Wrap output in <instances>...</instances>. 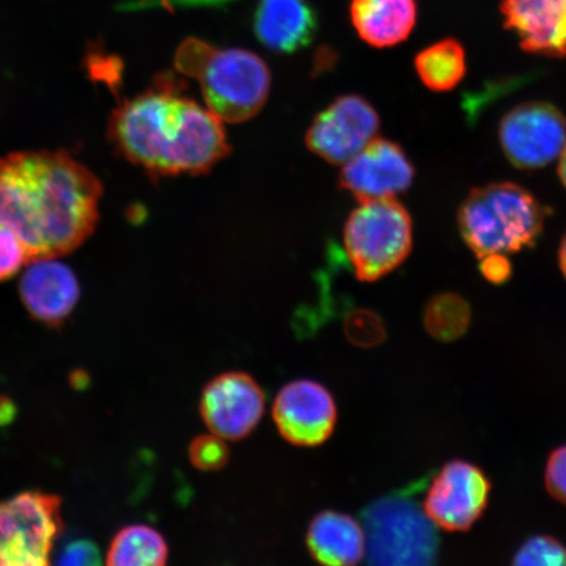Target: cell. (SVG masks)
Returning a JSON list of instances; mask_svg holds the SVG:
<instances>
[{"instance_id":"obj_31","label":"cell","mask_w":566,"mask_h":566,"mask_svg":"<svg viewBox=\"0 0 566 566\" xmlns=\"http://www.w3.org/2000/svg\"><path fill=\"white\" fill-rule=\"evenodd\" d=\"M558 261H560L562 272L566 279V235L563 240L560 252H558Z\"/></svg>"},{"instance_id":"obj_22","label":"cell","mask_w":566,"mask_h":566,"mask_svg":"<svg viewBox=\"0 0 566 566\" xmlns=\"http://www.w3.org/2000/svg\"><path fill=\"white\" fill-rule=\"evenodd\" d=\"M513 565H566V547L556 537L534 536L516 552Z\"/></svg>"},{"instance_id":"obj_32","label":"cell","mask_w":566,"mask_h":566,"mask_svg":"<svg viewBox=\"0 0 566 566\" xmlns=\"http://www.w3.org/2000/svg\"><path fill=\"white\" fill-rule=\"evenodd\" d=\"M159 2H160L163 6L168 7L169 4H171V3H172V0H159Z\"/></svg>"},{"instance_id":"obj_14","label":"cell","mask_w":566,"mask_h":566,"mask_svg":"<svg viewBox=\"0 0 566 566\" xmlns=\"http://www.w3.org/2000/svg\"><path fill=\"white\" fill-rule=\"evenodd\" d=\"M20 296L35 321L60 327L73 313L81 296L80 282L56 259L31 261L20 283Z\"/></svg>"},{"instance_id":"obj_5","label":"cell","mask_w":566,"mask_h":566,"mask_svg":"<svg viewBox=\"0 0 566 566\" xmlns=\"http://www.w3.org/2000/svg\"><path fill=\"white\" fill-rule=\"evenodd\" d=\"M344 244L357 279L378 281L412 251V219L395 197L359 202L346 221Z\"/></svg>"},{"instance_id":"obj_3","label":"cell","mask_w":566,"mask_h":566,"mask_svg":"<svg viewBox=\"0 0 566 566\" xmlns=\"http://www.w3.org/2000/svg\"><path fill=\"white\" fill-rule=\"evenodd\" d=\"M176 67L200 82L207 108L223 123L239 124L256 116L271 94V70L244 49L219 51L189 39L177 51Z\"/></svg>"},{"instance_id":"obj_18","label":"cell","mask_w":566,"mask_h":566,"mask_svg":"<svg viewBox=\"0 0 566 566\" xmlns=\"http://www.w3.org/2000/svg\"><path fill=\"white\" fill-rule=\"evenodd\" d=\"M352 23L360 39L375 48H389L412 33L417 7L415 0H352Z\"/></svg>"},{"instance_id":"obj_27","label":"cell","mask_w":566,"mask_h":566,"mask_svg":"<svg viewBox=\"0 0 566 566\" xmlns=\"http://www.w3.org/2000/svg\"><path fill=\"white\" fill-rule=\"evenodd\" d=\"M56 564L98 565L102 564V555L96 544L88 541H76L70 543L69 546L62 551Z\"/></svg>"},{"instance_id":"obj_16","label":"cell","mask_w":566,"mask_h":566,"mask_svg":"<svg viewBox=\"0 0 566 566\" xmlns=\"http://www.w3.org/2000/svg\"><path fill=\"white\" fill-rule=\"evenodd\" d=\"M254 32L277 53H294L313 41L316 17L307 0H260Z\"/></svg>"},{"instance_id":"obj_29","label":"cell","mask_w":566,"mask_h":566,"mask_svg":"<svg viewBox=\"0 0 566 566\" xmlns=\"http://www.w3.org/2000/svg\"><path fill=\"white\" fill-rule=\"evenodd\" d=\"M17 413L18 408L15 402L7 398V396H0V427H4V424H9L15 420Z\"/></svg>"},{"instance_id":"obj_6","label":"cell","mask_w":566,"mask_h":566,"mask_svg":"<svg viewBox=\"0 0 566 566\" xmlns=\"http://www.w3.org/2000/svg\"><path fill=\"white\" fill-rule=\"evenodd\" d=\"M366 555L377 565H431L438 560L436 525L416 502L386 497L365 514Z\"/></svg>"},{"instance_id":"obj_15","label":"cell","mask_w":566,"mask_h":566,"mask_svg":"<svg viewBox=\"0 0 566 566\" xmlns=\"http://www.w3.org/2000/svg\"><path fill=\"white\" fill-rule=\"evenodd\" d=\"M501 12L523 51L566 56V0H502Z\"/></svg>"},{"instance_id":"obj_20","label":"cell","mask_w":566,"mask_h":566,"mask_svg":"<svg viewBox=\"0 0 566 566\" xmlns=\"http://www.w3.org/2000/svg\"><path fill=\"white\" fill-rule=\"evenodd\" d=\"M415 67L421 82L429 90H454L465 74L464 49L451 39L437 42L417 54Z\"/></svg>"},{"instance_id":"obj_17","label":"cell","mask_w":566,"mask_h":566,"mask_svg":"<svg viewBox=\"0 0 566 566\" xmlns=\"http://www.w3.org/2000/svg\"><path fill=\"white\" fill-rule=\"evenodd\" d=\"M307 548L318 564L357 565L366 556L365 528L349 514L325 511L311 521Z\"/></svg>"},{"instance_id":"obj_9","label":"cell","mask_w":566,"mask_h":566,"mask_svg":"<svg viewBox=\"0 0 566 566\" xmlns=\"http://www.w3.org/2000/svg\"><path fill=\"white\" fill-rule=\"evenodd\" d=\"M491 491L483 470L465 460H452L438 472L422 509L437 527L464 533L484 514Z\"/></svg>"},{"instance_id":"obj_13","label":"cell","mask_w":566,"mask_h":566,"mask_svg":"<svg viewBox=\"0 0 566 566\" xmlns=\"http://www.w3.org/2000/svg\"><path fill=\"white\" fill-rule=\"evenodd\" d=\"M413 180L415 168L402 148L378 137L346 161L339 174V186L359 202L396 197Z\"/></svg>"},{"instance_id":"obj_23","label":"cell","mask_w":566,"mask_h":566,"mask_svg":"<svg viewBox=\"0 0 566 566\" xmlns=\"http://www.w3.org/2000/svg\"><path fill=\"white\" fill-rule=\"evenodd\" d=\"M345 334L359 348H373L385 342V323L369 310H356L346 317Z\"/></svg>"},{"instance_id":"obj_28","label":"cell","mask_w":566,"mask_h":566,"mask_svg":"<svg viewBox=\"0 0 566 566\" xmlns=\"http://www.w3.org/2000/svg\"><path fill=\"white\" fill-rule=\"evenodd\" d=\"M480 260L481 273H483L488 281L495 283V285H501V283H505L511 279L512 265L509 263L505 254H486V256L481 258Z\"/></svg>"},{"instance_id":"obj_7","label":"cell","mask_w":566,"mask_h":566,"mask_svg":"<svg viewBox=\"0 0 566 566\" xmlns=\"http://www.w3.org/2000/svg\"><path fill=\"white\" fill-rule=\"evenodd\" d=\"M62 530L61 499L24 492L0 504V566H45Z\"/></svg>"},{"instance_id":"obj_12","label":"cell","mask_w":566,"mask_h":566,"mask_svg":"<svg viewBox=\"0 0 566 566\" xmlns=\"http://www.w3.org/2000/svg\"><path fill=\"white\" fill-rule=\"evenodd\" d=\"M377 111L357 95L338 97L314 119L306 134V145L331 165H345L379 132Z\"/></svg>"},{"instance_id":"obj_24","label":"cell","mask_w":566,"mask_h":566,"mask_svg":"<svg viewBox=\"0 0 566 566\" xmlns=\"http://www.w3.org/2000/svg\"><path fill=\"white\" fill-rule=\"evenodd\" d=\"M189 460L197 470L214 472L222 470L230 460V450L223 438L202 434L189 444Z\"/></svg>"},{"instance_id":"obj_8","label":"cell","mask_w":566,"mask_h":566,"mask_svg":"<svg viewBox=\"0 0 566 566\" xmlns=\"http://www.w3.org/2000/svg\"><path fill=\"white\" fill-rule=\"evenodd\" d=\"M500 140L509 160L522 169L548 166L566 147V122L556 106L531 102L502 118Z\"/></svg>"},{"instance_id":"obj_26","label":"cell","mask_w":566,"mask_h":566,"mask_svg":"<svg viewBox=\"0 0 566 566\" xmlns=\"http://www.w3.org/2000/svg\"><path fill=\"white\" fill-rule=\"evenodd\" d=\"M546 486L552 497L566 506V444L557 448L548 458Z\"/></svg>"},{"instance_id":"obj_2","label":"cell","mask_w":566,"mask_h":566,"mask_svg":"<svg viewBox=\"0 0 566 566\" xmlns=\"http://www.w3.org/2000/svg\"><path fill=\"white\" fill-rule=\"evenodd\" d=\"M108 136L125 159L154 177L208 174L231 147L222 119L169 82L118 105Z\"/></svg>"},{"instance_id":"obj_30","label":"cell","mask_w":566,"mask_h":566,"mask_svg":"<svg viewBox=\"0 0 566 566\" xmlns=\"http://www.w3.org/2000/svg\"><path fill=\"white\" fill-rule=\"evenodd\" d=\"M558 159H560V163H558V176H560L564 187L566 188V147L562 157Z\"/></svg>"},{"instance_id":"obj_10","label":"cell","mask_w":566,"mask_h":566,"mask_svg":"<svg viewBox=\"0 0 566 566\" xmlns=\"http://www.w3.org/2000/svg\"><path fill=\"white\" fill-rule=\"evenodd\" d=\"M265 410V394L252 375L228 371L203 387L200 415L212 434L242 441L256 429Z\"/></svg>"},{"instance_id":"obj_11","label":"cell","mask_w":566,"mask_h":566,"mask_svg":"<svg viewBox=\"0 0 566 566\" xmlns=\"http://www.w3.org/2000/svg\"><path fill=\"white\" fill-rule=\"evenodd\" d=\"M272 413L283 440L298 448H316L327 442L337 423L334 395L311 379H296L283 386L275 396Z\"/></svg>"},{"instance_id":"obj_21","label":"cell","mask_w":566,"mask_h":566,"mask_svg":"<svg viewBox=\"0 0 566 566\" xmlns=\"http://www.w3.org/2000/svg\"><path fill=\"white\" fill-rule=\"evenodd\" d=\"M469 302L455 293L436 295L423 313V325L428 334L442 343H452L464 336L471 324Z\"/></svg>"},{"instance_id":"obj_4","label":"cell","mask_w":566,"mask_h":566,"mask_svg":"<svg viewBox=\"0 0 566 566\" xmlns=\"http://www.w3.org/2000/svg\"><path fill=\"white\" fill-rule=\"evenodd\" d=\"M543 224L539 201L512 182L472 190L459 210L460 233L479 259L522 251L541 235Z\"/></svg>"},{"instance_id":"obj_1","label":"cell","mask_w":566,"mask_h":566,"mask_svg":"<svg viewBox=\"0 0 566 566\" xmlns=\"http://www.w3.org/2000/svg\"><path fill=\"white\" fill-rule=\"evenodd\" d=\"M103 186L65 151L0 159V224L23 240L31 261L74 252L95 231Z\"/></svg>"},{"instance_id":"obj_19","label":"cell","mask_w":566,"mask_h":566,"mask_svg":"<svg viewBox=\"0 0 566 566\" xmlns=\"http://www.w3.org/2000/svg\"><path fill=\"white\" fill-rule=\"evenodd\" d=\"M168 544L159 531L146 525L127 526L111 544L106 564L112 566H160L168 560Z\"/></svg>"},{"instance_id":"obj_25","label":"cell","mask_w":566,"mask_h":566,"mask_svg":"<svg viewBox=\"0 0 566 566\" xmlns=\"http://www.w3.org/2000/svg\"><path fill=\"white\" fill-rule=\"evenodd\" d=\"M27 263H31V258L23 240L0 224V282L12 279Z\"/></svg>"}]
</instances>
